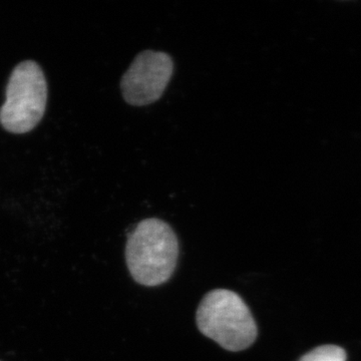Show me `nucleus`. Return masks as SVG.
<instances>
[{
    "mask_svg": "<svg viewBox=\"0 0 361 361\" xmlns=\"http://www.w3.org/2000/svg\"><path fill=\"white\" fill-rule=\"evenodd\" d=\"M196 322L202 334L233 353L250 348L258 336L248 306L238 294L228 289H215L204 296Z\"/></svg>",
    "mask_w": 361,
    "mask_h": 361,
    "instance_id": "obj_2",
    "label": "nucleus"
},
{
    "mask_svg": "<svg viewBox=\"0 0 361 361\" xmlns=\"http://www.w3.org/2000/svg\"><path fill=\"white\" fill-rule=\"evenodd\" d=\"M47 80L35 61L16 66L6 87V103L0 109L2 127L13 134H25L37 127L44 115Z\"/></svg>",
    "mask_w": 361,
    "mask_h": 361,
    "instance_id": "obj_3",
    "label": "nucleus"
},
{
    "mask_svg": "<svg viewBox=\"0 0 361 361\" xmlns=\"http://www.w3.org/2000/svg\"><path fill=\"white\" fill-rule=\"evenodd\" d=\"M298 361H346V353L336 345L318 346Z\"/></svg>",
    "mask_w": 361,
    "mask_h": 361,
    "instance_id": "obj_5",
    "label": "nucleus"
},
{
    "mask_svg": "<svg viewBox=\"0 0 361 361\" xmlns=\"http://www.w3.org/2000/svg\"><path fill=\"white\" fill-rule=\"evenodd\" d=\"M173 71L174 63L166 52L142 51L121 80L123 99L135 106L155 103L168 87Z\"/></svg>",
    "mask_w": 361,
    "mask_h": 361,
    "instance_id": "obj_4",
    "label": "nucleus"
},
{
    "mask_svg": "<svg viewBox=\"0 0 361 361\" xmlns=\"http://www.w3.org/2000/svg\"><path fill=\"white\" fill-rule=\"evenodd\" d=\"M179 243L174 230L165 221L149 218L130 232L126 260L137 283L147 287L166 283L177 266Z\"/></svg>",
    "mask_w": 361,
    "mask_h": 361,
    "instance_id": "obj_1",
    "label": "nucleus"
}]
</instances>
